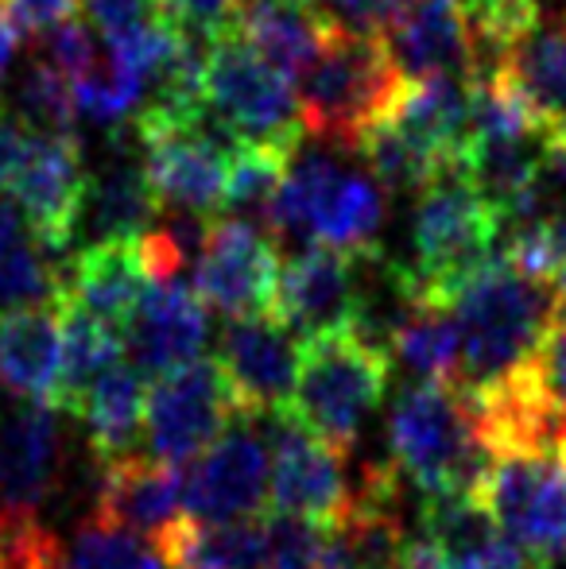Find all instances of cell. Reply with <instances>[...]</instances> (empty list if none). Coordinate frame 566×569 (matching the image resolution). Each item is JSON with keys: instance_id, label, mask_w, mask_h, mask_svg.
Listing matches in <instances>:
<instances>
[{"instance_id": "1", "label": "cell", "mask_w": 566, "mask_h": 569, "mask_svg": "<svg viewBox=\"0 0 566 569\" xmlns=\"http://www.w3.org/2000/svg\"><path fill=\"white\" fill-rule=\"evenodd\" d=\"M461 333L458 388L485 391L532 365L547 333L566 315V295L552 279L520 271L505 252H493L450 299Z\"/></svg>"}, {"instance_id": "20", "label": "cell", "mask_w": 566, "mask_h": 569, "mask_svg": "<svg viewBox=\"0 0 566 569\" xmlns=\"http://www.w3.org/2000/svg\"><path fill=\"white\" fill-rule=\"evenodd\" d=\"M380 36H385L404 78L450 74L469 82L481 67L477 39L461 0H416Z\"/></svg>"}, {"instance_id": "34", "label": "cell", "mask_w": 566, "mask_h": 569, "mask_svg": "<svg viewBox=\"0 0 566 569\" xmlns=\"http://www.w3.org/2000/svg\"><path fill=\"white\" fill-rule=\"evenodd\" d=\"M16 113L23 124L39 128V132H54V136H78L75 120H78V101H75V82L62 74L59 67L36 54V59L23 67L20 82H16Z\"/></svg>"}, {"instance_id": "22", "label": "cell", "mask_w": 566, "mask_h": 569, "mask_svg": "<svg viewBox=\"0 0 566 569\" xmlns=\"http://www.w3.org/2000/svg\"><path fill=\"white\" fill-rule=\"evenodd\" d=\"M419 539L446 569H500L520 555L477 496H424Z\"/></svg>"}, {"instance_id": "24", "label": "cell", "mask_w": 566, "mask_h": 569, "mask_svg": "<svg viewBox=\"0 0 566 569\" xmlns=\"http://www.w3.org/2000/svg\"><path fill=\"white\" fill-rule=\"evenodd\" d=\"M143 287H148V271H143L137 240H101L75 252L67 263V307L86 310L117 330H125Z\"/></svg>"}, {"instance_id": "18", "label": "cell", "mask_w": 566, "mask_h": 569, "mask_svg": "<svg viewBox=\"0 0 566 569\" xmlns=\"http://www.w3.org/2000/svg\"><path fill=\"white\" fill-rule=\"evenodd\" d=\"M62 469L59 411L39 399H16L0 415V511L36 516Z\"/></svg>"}, {"instance_id": "11", "label": "cell", "mask_w": 566, "mask_h": 569, "mask_svg": "<svg viewBox=\"0 0 566 569\" xmlns=\"http://www.w3.org/2000/svg\"><path fill=\"white\" fill-rule=\"evenodd\" d=\"M280 271V244L272 232L229 213L210 218L195 263V291L206 307L226 318L272 315Z\"/></svg>"}, {"instance_id": "19", "label": "cell", "mask_w": 566, "mask_h": 569, "mask_svg": "<svg viewBox=\"0 0 566 569\" xmlns=\"http://www.w3.org/2000/svg\"><path fill=\"white\" fill-rule=\"evenodd\" d=\"M182 508V472L179 465L159 457L129 453L101 465L93 516L106 527H121L148 542H159L175 523Z\"/></svg>"}, {"instance_id": "8", "label": "cell", "mask_w": 566, "mask_h": 569, "mask_svg": "<svg viewBox=\"0 0 566 569\" xmlns=\"http://www.w3.org/2000/svg\"><path fill=\"white\" fill-rule=\"evenodd\" d=\"M86 179L90 171L78 136L39 132L20 117H0V190L54 252H70L75 244Z\"/></svg>"}, {"instance_id": "25", "label": "cell", "mask_w": 566, "mask_h": 569, "mask_svg": "<svg viewBox=\"0 0 566 569\" xmlns=\"http://www.w3.org/2000/svg\"><path fill=\"white\" fill-rule=\"evenodd\" d=\"M62 376V302L0 318V383L16 399L51 403Z\"/></svg>"}, {"instance_id": "27", "label": "cell", "mask_w": 566, "mask_h": 569, "mask_svg": "<svg viewBox=\"0 0 566 569\" xmlns=\"http://www.w3.org/2000/svg\"><path fill=\"white\" fill-rule=\"evenodd\" d=\"M237 31L287 78H295L322 54L334 20L318 0H241Z\"/></svg>"}, {"instance_id": "41", "label": "cell", "mask_w": 566, "mask_h": 569, "mask_svg": "<svg viewBox=\"0 0 566 569\" xmlns=\"http://www.w3.org/2000/svg\"><path fill=\"white\" fill-rule=\"evenodd\" d=\"M78 8L90 16V23L101 36H113V31L156 16V0H78Z\"/></svg>"}, {"instance_id": "42", "label": "cell", "mask_w": 566, "mask_h": 569, "mask_svg": "<svg viewBox=\"0 0 566 569\" xmlns=\"http://www.w3.org/2000/svg\"><path fill=\"white\" fill-rule=\"evenodd\" d=\"M408 4H416V0H341L334 23L357 31H385Z\"/></svg>"}, {"instance_id": "5", "label": "cell", "mask_w": 566, "mask_h": 569, "mask_svg": "<svg viewBox=\"0 0 566 569\" xmlns=\"http://www.w3.org/2000/svg\"><path fill=\"white\" fill-rule=\"evenodd\" d=\"M393 380V357L373 349L354 330L318 333L302 341L299 380L291 396V419L326 442L349 453L361 438V427L385 399Z\"/></svg>"}, {"instance_id": "29", "label": "cell", "mask_w": 566, "mask_h": 569, "mask_svg": "<svg viewBox=\"0 0 566 569\" xmlns=\"http://www.w3.org/2000/svg\"><path fill=\"white\" fill-rule=\"evenodd\" d=\"M143 411H148V391H143V372L137 365L117 360L78 403L75 419L90 430V450L101 465L129 457L132 446L143 435Z\"/></svg>"}, {"instance_id": "44", "label": "cell", "mask_w": 566, "mask_h": 569, "mask_svg": "<svg viewBox=\"0 0 566 569\" xmlns=\"http://www.w3.org/2000/svg\"><path fill=\"white\" fill-rule=\"evenodd\" d=\"M547 190L552 198H563L566 210V143L552 140V151H547Z\"/></svg>"}, {"instance_id": "33", "label": "cell", "mask_w": 566, "mask_h": 569, "mask_svg": "<svg viewBox=\"0 0 566 569\" xmlns=\"http://www.w3.org/2000/svg\"><path fill=\"white\" fill-rule=\"evenodd\" d=\"M295 151L272 148V143H241L234 151V167H229V190H226V210L229 218L252 221L265 232H272V206L284 187V174L291 167Z\"/></svg>"}, {"instance_id": "45", "label": "cell", "mask_w": 566, "mask_h": 569, "mask_svg": "<svg viewBox=\"0 0 566 569\" xmlns=\"http://www.w3.org/2000/svg\"><path fill=\"white\" fill-rule=\"evenodd\" d=\"M16 43H20V23H16V16L8 12V4L0 0V82H4V70L16 54Z\"/></svg>"}, {"instance_id": "6", "label": "cell", "mask_w": 566, "mask_h": 569, "mask_svg": "<svg viewBox=\"0 0 566 569\" xmlns=\"http://www.w3.org/2000/svg\"><path fill=\"white\" fill-rule=\"evenodd\" d=\"M388 218V190L341 171L326 151H295L272 206V237H310L341 252H369Z\"/></svg>"}, {"instance_id": "23", "label": "cell", "mask_w": 566, "mask_h": 569, "mask_svg": "<svg viewBox=\"0 0 566 569\" xmlns=\"http://www.w3.org/2000/svg\"><path fill=\"white\" fill-rule=\"evenodd\" d=\"M67 252L39 240L16 202H0V318L67 302Z\"/></svg>"}, {"instance_id": "37", "label": "cell", "mask_w": 566, "mask_h": 569, "mask_svg": "<svg viewBox=\"0 0 566 569\" xmlns=\"http://www.w3.org/2000/svg\"><path fill=\"white\" fill-rule=\"evenodd\" d=\"M330 527L318 519L280 511L265 516V569H318Z\"/></svg>"}, {"instance_id": "21", "label": "cell", "mask_w": 566, "mask_h": 569, "mask_svg": "<svg viewBox=\"0 0 566 569\" xmlns=\"http://www.w3.org/2000/svg\"><path fill=\"white\" fill-rule=\"evenodd\" d=\"M121 333L125 352L143 376H167L202 352L206 302L182 283H148Z\"/></svg>"}, {"instance_id": "12", "label": "cell", "mask_w": 566, "mask_h": 569, "mask_svg": "<svg viewBox=\"0 0 566 569\" xmlns=\"http://www.w3.org/2000/svg\"><path fill=\"white\" fill-rule=\"evenodd\" d=\"M477 500L528 555L555 558L566 550V465L559 453L500 457Z\"/></svg>"}, {"instance_id": "39", "label": "cell", "mask_w": 566, "mask_h": 569, "mask_svg": "<svg viewBox=\"0 0 566 569\" xmlns=\"http://www.w3.org/2000/svg\"><path fill=\"white\" fill-rule=\"evenodd\" d=\"M156 12L171 23L179 36L214 43L241 20V0H156Z\"/></svg>"}, {"instance_id": "15", "label": "cell", "mask_w": 566, "mask_h": 569, "mask_svg": "<svg viewBox=\"0 0 566 569\" xmlns=\"http://www.w3.org/2000/svg\"><path fill=\"white\" fill-rule=\"evenodd\" d=\"M302 341L276 315L229 318L218 345V365L237 399V411L260 419L291 407Z\"/></svg>"}, {"instance_id": "28", "label": "cell", "mask_w": 566, "mask_h": 569, "mask_svg": "<svg viewBox=\"0 0 566 569\" xmlns=\"http://www.w3.org/2000/svg\"><path fill=\"white\" fill-rule=\"evenodd\" d=\"M167 569H265V519H206L182 516L156 542Z\"/></svg>"}, {"instance_id": "7", "label": "cell", "mask_w": 566, "mask_h": 569, "mask_svg": "<svg viewBox=\"0 0 566 569\" xmlns=\"http://www.w3.org/2000/svg\"><path fill=\"white\" fill-rule=\"evenodd\" d=\"M206 113L237 143H272L299 151V93L276 62H268L241 31H226L206 51Z\"/></svg>"}, {"instance_id": "35", "label": "cell", "mask_w": 566, "mask_h": 569, "mask_svg": "<svg viewBox=\"0 0 566 569\" xmlns=\"http://www.w3.org/2000/svg\"><path fill=\"white\" fill-rule=\"evenodd\" d=\"M59 569H167L156 542L140 539L121 527H106L86 519L75 539L62 547Z\"/></svg>"}, {"instance_id": "2", "label": "cell", "mask_w": 566, "mask_h": 569, "mask_svg": "<svg viewBox=\"0 0 566 569\" xmlns=\"http://www.w3.org/2000/svg\"><path fill=\"white\" fill-rule=\"evenodd\" d=\"M388 453L424 496H481L493 461L458 383L416 380L388 411Z\"/></svg>"}, {"instance_id": "10", "label": "cell", "mask_w": 566, "mask_h": 569, "mask_svg": "<svg viewBox=\"0 0 566 569\" xmlns=\"http://www.w3.org/2000/svg\"><path fill=\"white\" fill-rule=\"evenodd\" d=\"M237 399L218 360H190L167 376H156L143 411V442L159 461L187 465L210 450L237 422Z\"/></svg>"}, {"instance_id": "13", "label": "cell", "mask_w": 566, "mask_h": 569, "mask_svg": "<svg viewBox=\"0 0 566 569\" xmlns=\"http://www.w3.org/2000/svg\"><path fill=\"white\" fill-rule=\"evenodd\" d=\"M268 488H272L268 438L252 430L249 415H237V422L210 450L187 461L182 508L190 519H206V523L249 519L265 511Z\"/></svg>"}, {"instance_id": "36", "label": "cell", "mask_w": 566, "mask_h": 569, "mask_svg": "<svg viewBox=\"0 0 566 569\" xmlns=\"http://www.w3.org/2000/svg\"><path fill=\"white\" fill-rule=\"evenodd\" d=\"M461 8H466L477 54H481L477 70L500 62L520 39H528L544 23V0H461Z\"/></svg>"}, {"instance_id": "43", "label": "cell", "mask_w": 566, "mask_h": 569, "mask_svg": "<svg viewBox=\"0 0 566 569\" xmlns=\"http://www.w3.org/2000/svg\"><path fill=\"white\" fill-rule=\"evenodd\" d=\"M4 4H8V12L16 16L20 31H28V36H39V31L54 28L59 20L75 16L78 0H4Z\"/></svg>"}, {"instance_id": "31", "label": "cell", "mask_w": 566, "mask_h": 569, "mask_svg": "<svg viewBox=\"0 0 566 569\" xmlns=\"http://www.w3.org/2000/svg\"><path fill=\"white\" fill-rule=\"evenodd\" d=\"M388 357L400 360L416 380L454 383L461 365V333L454 322V310L416 302L411 315L396 326L393 341H388Z\"/></svg>"}, {"instance_id": "32", "label": "cell", "mask_w": 566, "mask_h": 569, "mask_svg": "<svg viewBox=\"0 0 566 569\" xmlns=\"http://www.w3.org/2000/svg\"><path fill=\"white\" fill-rule=\"evenodd\" d=\"M369 163L373 179L385 190L408 194V190H427L443 171H450L438 151H430L427 143H419L416 136H408L400 124H393L388 117H380L377 124L365 132L361 148H357Z\"/></svg>"}, {"instance_id": "17", "label": "cell", "mask_w": 566, "mask_h": 569, "mask_svg": "<svg viewBox=\"0 0 566 569\" xmlns=\"http://www.w3.org/2000/svg\"><path fill=\"white\" fill-rule=\"evenodd\" d=\"M357 302V252H341L330 244H310L291 256L280 271L276 310L280 322L299 333V341L318 333L349 330Z\"/></svg>"}, {"instance_id": "16", "label": "cell", "mask_w": 566, "mask_h": 569, "mask_svg": "<svg viewBox=\"0 0 566 569\" xmlns=\"http://www.w3.org/2000/svg\"><path fill=\"white\" fill-rule=\"evenodd\" d=\"M167 206L151 190L143 171V148L137 128H113L109 151L86 179V194L78 206L75 244L86 248L101 240H140L148 229L159 226Z\"/></svg>"}, {"instance_id": "14", "label": "cell", "mask_w": 566, "mask_h": 569, "mask_svg": "<svg viewBox=\"0 0 566 569\" xmlns=\"http://www.w3.org/2000/svg\"><path fill=\"white\" fill-rule=\"evenodd\" d=\"M252 422L265 427V438L272 446V488H268L272 508L338 527L354 492V485L346 480V453L318 442L291 419V411L260 415Z\"/></svg>"}, {"instance_id": "4", "label": "cell", "mask_w": 566, "mask_h": 569, "mask_svg": "<svg viewBox=\"0 0 566 569\" xmlns=\"http://www.w3.org/2000/svg\"><path fill=\"white\" fill-rule=\"evenodd\" d=\"M505 218L477 190L461 167L443 171L427 190H419L411 218V283L416 299L430 307H450L458 287L497 252Z\"/></svg>"}, {"instance_id": "30", "label": "cell", "mask_w": 566, "mask_h": 569, "mask_svg": "<svg viewBox=\"0 0 566 569\" xmlns=\"http://www.w3.org/2000/svg\"><path fill=\"white\" fill-rule=\"evenodd\" d=\"M121 352H125V333L117 326L62 302V376H59V396H54V411L75 415L78 403L86 399V391L121 360Z\"/></svg>"}, {"instance_id": "38", "label": "cell", "mask_w": 566, "mask_h": 569, "mask_svg": "<svg viewBox=\"0 0 566 569\" xmlns=\"http://www.w3.org/2000/svg\"><path fill=\"white\" fill-rule=\"evenodd\" d=\"M36 43H39V54H43L51 67H59L70 82H78V78L93 74V70L101 67L98 36H93L90 23H82L78 16H67V20H59L54 28L39 31Z\"/></svg>"}, {"instance_id": "40", "label": "cell", "mask_w": 566, "mask_h": 569, "mask_svg": "<svg viewBox=\"0 0 566 569\" xmlns=\"http://www.w3.org/2000/svg\"><path fill=\"white\" fill-rule=\"evenodd\" d=\"M532 365H536L539 383H544L547 396L555 399V407H559L563 419H566V315L559 318V326L547 333V341L539 345Z\"/></svg>"}, {"instance_id": "9", "label": "cell", "mask_w": 566, "mask_h": 569, "mask_svg": "<svg viewBox=\"0 0 566 569\" xmlns=\"http://www.w3.org/2000/svg\"><path fill=\"white\" fill-rule=\"evenodd\" d=\"M143 148V171L163 206L202 218H221L229 190V167L241 143L210 113L175 120L163 113H137L132 120Z\"/></svg>"}, {"instance_id": "26", "label": "cell", "mask_w": 566, "mask_h": 569, "mask_svg": "<svg viewBox=\"0 0 566 569\" xmlns=\"http://www.w3.org/2000/svg\"><path fill=\"white\" fill-rule=\"evenodd\" d=\"M493 74L513 90L547 136H559L566 128V20L539 23L528 39L513 47L500 62H493Z\"/></svg>"}, {"instance_id": "46", "label": "cell", "mask_w": 566, "mask_h": 569, "mask_svg": "<svg viewBox=\"0 0 566 569\" xmlns=\"http://www.w3.org/2000/svg\"><path fill=\"white\" fill-rule=\"evenodd\" d=\"M500 569H552V558H539V555H528V550H520L513 562H505Z\"/></svg>"}, {"instance_id": "3", "label": "cell", "mask_w": 566, "mask_h": 569, "mask_svg": "<svg viewBox=\"0 0 566 569\" xmlns=\"http://www.w3.org/2000/svg\"><path fill=\"white\" fill-rule=\"evenodd\" d=\"M408 86L380 31L334 23L322 54L302 70L299 117L315 140L357 151L373 124L388 117Z\"/></svg>"}, {"instance_id": "47", "label": "cell", "mask_w": 566, "mask_h": 569, "mask_svg": "<svg viewBox=\"0 0 566 569\" xmlns=\"http://www.w3.org/2000/svg\"><path fill=\"white\" fill-rule=\"evenodd\" d=\"M318 4H322V12L334 20V12H338V8H341V0H318Z\"/></svg>"}]
</instances>
